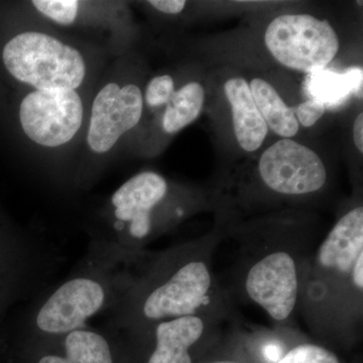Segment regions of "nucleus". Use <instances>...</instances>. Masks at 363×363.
Here are the masks:
<instances>
[{"label": "nucleus", "mask_w": 363, "mask_h": 363, "mask_svg": "<svg viewBox=\"0 0 363 363\" xmlns=\"http://www.w3.org/2000/svg\"><path fill=\"white\" fill-rule=\"evenodd\" d=\"M224 93L233 113L234 135L241 149L255 152L266 140L269 128L253 99L250 83L245 79H228Z\"/></svg>", "instance_id": "obj_14"}, {"label": "nucleus", "mask_w": 363, "mask_h": 363, "mask_svg": "<svg viewBox=\"0 0 363 363\" xmlns=\"http://www.w3.org/2000/svg\"><path fill=\"white\" fill-rule=\"evenodd\" d=\"M308 89L312 98L320 100L325 105L340 104L352 93L350 81L346 74H338L328 70L313 72L308 81Z\"/></svg>", "instance_id": "obj_17"}, {"label": "nucleus", "mask_w": 363, "mask_h": 363, "mask_svg": "<svg viewBox=\"0 0 363 363\" xmlns=\"http://www.w3.org/2000/svg\"><path fill=\"white\" fill-rule=\"evenodd\" d=\"M149 4L157 11L169 14L180 13L186 6L184 0H150Z\"/></svg>", "instance_id": "obj_22"}, {"label": "nucleus", "mask_w": 363, "mask_h": 363, "mask_svg": "<svg viewBox=\"0 0 363 363\" xmlns=\"http://www.w3.org/2000/svg\"><path fill=\"white\" fill-rule=\"evenodd\" d=\"M169 187L155 172L133 176L111 196L112 235L98 242L128 257H140L147 243L166 230L157 212L168 199Z\"/></svg>", "instance_id": "obj_5"}, {"label": "nucleus", "mask_w": 363, "mask_h": 363, "mask_svg": "<svg viewBox=\"0 0 363 363\" xmlns=\"http://www.w3.org/2000/svg\"><path fill=\"white\" fill-rule=\"evenodd\" d=\"M259 176L264 187L281 198H306L321 192L328 174L314 150L291 138H281L262 152Z\"/></svg>", "instance_id": "obj_8"}, {"label": "nucleus", "mask_w": 363, "mask_h": 363, "mask_svg": "<svg viewBox=\"0 0 363 363\" xmlns=\"http://www.w3.org/2000/svg\"><path fill=\"white\" fill-rule=\"evenodd\" d=\"M205 90L198 82H190L175 91L167 104L162 117V128L167 133H176L187 128L201 113Z\"/></svg>", "instance_id": "obj_16"}, {"label": "nucleus", "mask_w": 363, "mask_h": 363, "mask_svg": "<svg viewBox=\"0 0 363 363\" xmlns=\"http://www.w3.org/2000/svg\"><path fill=\"white\" fill-rule=\"evenodd\" d=\"M21 128L28 138L47 147L70 142L80 130L83 104L75 90H35L23 98Z\"/></svg>", "instance_id": "obj_10"}, {"label": "nucleus", "mask_w": 363, "mask_h": 363, "mask_svg": "<svg viewBox=\"0 0 363 363\" xmlns=\"http://www.w3.org/2000/svg\"><path fill=\"white\" fill-rule=\"evenodd\" d=\"M32 259L30 247L0 227V331L6 313L25 290ZM7 354L9 351L2 347L0 340V357L6 359Z\"/></svg>", "instance_id": "obj_13"}, {"label": "nucleus", "mask_w": 363, "mask_h": 363, "mask_svg": "<svg viewBox=\"0 0 363 363\" xmlns=\"http://www.w3.org/2000/svg\"><path fill=\"white\" fill-rule=\"evenodd\" d=\"M277 363H340L337 355L323 346L302 343L294 346Z\"/></svg>", "instance_id": "obj_18"}, {"label": "nucleus", "mask_w": 363, "mask_h": 363, "mask_svg": "<svg viewBox=\"0 0 363 363\" xmlns=\"http://www.w3.org/2000/svg\"><path fill=\"white\" fill-rule=\"evenodd\" d=\"M222 324L202 316L175 318L154 325L140 338L123 341L131 363H193V348Z\"/></svg>", "instance_id": "obj_11"}, {"label": "nucleus", "mask_w": 363, "mask_h": 363, "mask_svg": "<svg viewBox=\"0 0 363 363\" xmlns=\"http://www.w3.org/2000/svg\"></svg>", "instance_id": "obj_26"}, {"label": "nucleus", "mask_w": 363, "mask_h": 363, "mask_svg": "<svg viewBox=\"0 0 363 363\" xmlns=\"http://www.w3.org/2000/svg\"><path fill=\"white\" fill-rule=\"evenodd\" d=\"M264 44L281 65L308 74L323 70L339 51L338 35L329 21L306 13L274 18L264 33Z\"/></svg>", "instance_id": "obj_7"}, {"label": "nucleus", "mask_w": 363, "mask_h": 363, "mask_svg": "<svg viewBox=\"0 0 363 363\" xmlns=\"http://www.w3.org/2000/svg\"><path fill=\"white\" fill-rule=\"evenodd\" d=\"M140 257L98 243L91 247L79 271L51 291L32 313L18 345L57 340L90 326L91 320L101 313L112 314L128 290Z\"/></svg>", "instance_id": "obj_3"}, {"label": "nucleus", "mask_w": 363, "mask_h": 363, "mask_svg": "<svg viewBox=\"0 0 363 363\" xmlns=\"http://www.w3.org/2000/svg\"><path fill=\"white\" fill-rule=\"evenodd\" d=\"M255 104L266 121L267 128L283 138L297 135L298 123L292 107H289L278 91L262 78H253L250 83Z\"/></svg>", "instance_id": "obj_15"}, {"label": "nucleus", "mask_w": 363, "mask_h": 363, "mask_svg": "<svg viewBox=\"0 0 363 363\" xmlns=\"http://www.w3.org/2000/svg\"><path fill=\"white\" fill-rule=\"evenodd\" d=\"M207 363H238V362H225V360H220V362H207Z\"/></svg>", "instance_id": "obj_25"}, {"label": "nucleus", "mask_w": 363, "mask_h": 363, "mask_svg": "<svg viewBox=\"0 0 363 363\" xmlns=\"http://www.w3.org/2000/svg\"><path fill=\"white\" fill-rule=\"evenodd\" d=\"M142 91L136 85H105L93 102L87 142L96 154H104L123 133L133 130L143 116Z\"/></svg>", "instance_id": "obj_12"}, {"label": "nucleus", "mask_w": 363, "mask_h": 363, "mask_svg": "<svg viewBox=\"0 0 363 363\" xmlns=\"http://www.w3.org/2000/svg\"><path fill=\"white\" fill-rule=\"evenodd\" d=\"M363 298V207L343 214L307 262L298 308L312 330H359Z\"/></svg>", "instance_id": "obj_2"}, {"label": "nucleus", "mask_w": 363, "mask_h": 363, "mask_svg": "<svg viewBox=\"0 0 363 363\" xmlns=\"http://www.w3.org/2000/svg\"><path fill=\"white\" fill-rule=\"evenodd\" d=\"M220 240V233H212L155 255L145 252L111 314V330L131 341L175 318L202 316L220 323L233 320V296L212 269Z\"/></svg>", "instance_id": "obj_1"}, {"label": "nucleus", "mask_w": 363, "mask_h": 363, "mask_svg": "<svg viewBox=\"0 0 363 363\" xmlns=\"http://www.w3.org/2000/svg\"><path fill=\"white\" fill-rule=\"evenodd\" d=\"M326 109L327 106L323 102L315 98H310L294 108V112H295L298 125L301 124L304 128H311L319 119H321Z\"/></svg>", "instance_id": "obj_21"}, {"label": "nucleus", "mask_w": 363, "mask_h": 363, "mask_svg": "<svg viewBox=\"0 0 363 363\" xmlns=\"http://www.w3.org/2000/svg\"><path fill=\"white\" fill-rule=\"evenodd\" d=\"M345 74L350 79L352 93L357 94V96L362 98V69H350Z\"/></svg>", "instance_id": "obj_23"}, {"label": "nucleus", "mask_w": 363, "mask_h": 363, "mask_svg": "<svg viewBox=\"0 0 363 363\" xmlns=\"http://www.w3.org/2000/svg\"><path fill=\"white\" fill-rule=\"evenodd\" d=\"M175 93L173 78L169 75L157 76L150 81L145 90V102L150 107L168 104Z\"/></svg>", "instance_id": "obj_20"}, {"label": "nucleus", "mask_w": 363, "mask_h": 363, "mask_svg": "<svg viewBox=\"0 0 363 363\" xmlns=\"http://www.w3.org/2000/svg\"><path fill=\"white\" fill-rule=\"evenodd\" d=\"M353 140L355 147L363 154V113L360 112L353 123Z\"/></svg>", "instance_id": "obj_24"}, {"label": "nucleus", "mask_w": 363, "mask_h": 363, "mask_svg": "<svg viewBox=\"0 0 363 363\" xmlns=\"http://www.w3.org/2000/svg\"><path fill=\"white\" fill-rule=\"evenodd\" d=\"M236 264V291L286 326L297 311L311 240L295 233H245Z\"/></svg>", "instance_id": "obj_4"}, {"label": "nucleus", "mask_w": 363, "mask_h": 363, "mask_svg": "<svg viewBox=\"0 0 363 363\" xmlns=\"http://www.w3.org/2000/svg\"><path fill=\"white\" fill-rule=\"evenodd\" d=\"M2 60L16 80L35 90H75L85 77L80 52L45 33L16 35L4 47Z\"/></svg>", "instance_id": "obj_6"}, {"label": "nucleus", "mask_w": 363, "mask_h": 363, "mask_svg": "<svg viewBox=\"0 0 363 363\" xmlns=\"http://www.w3.org/2000/svg\"><path fill=\"white\" fill-rule=\"evenodd\" d=\"M11 363H131L123 339L87 326L50 342L16 346Z\"/></svg>", "instance_id": "obj_9"}, {"label": "nucleus", "mask_w": 363, "mask_h": 363, "mask_svg": "<svg viewBox=\"0 0 363 363\" xmlns=\"http://www.w3.org/2000/svg\"><path fill=\"white\" fill-rule=\"evenodd\" d=\"M35 9L60 25L68 26L77 18L79 2L75 0H35Z\"/></svg>", "instance_id": "obj_19"}]
</instances>
